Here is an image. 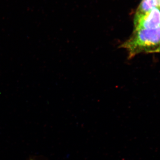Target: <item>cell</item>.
<instances>
[{
    "label": "cell",
    "instance_id": "6da1fadb",
    "mask_svg": "<svg viewBox=\"0 0 160 160\" xmlns=\"http://www.w3.org/2000/svg\"><path fill=\"white\" fill-rule=\"evenodd\" d=\"M160 44V26L153 29H135L132 36L121 47L132 58L142 52L153 53Z\"/></svg>",
    "mask_w": 160,
    "mask_h": 160
},
{
    "label": "cell",
    "instance_id": "7a4b0ae2",
    "mask_svg": "<svg viewBox=\"0 0 160 160\" xmlns=\"http://www.w3.org/2000/svg\"><path fill=\"white\" fill-rule=\"evenodd\" d=\"M160 26V9L156 7L148 13L139 16H135L134 30L153 29Z\"/></svg>",
    "mask_w": 160,
    "mask_h": 160
},
{
    "label": "cell",
    "instance_id": "3957f363",
    "mask_svg": "<svg viewBox=\"0 0 160 160\" xmlns=\"http://www.w3.org/2000/svg\"><path fill=\"white\" fill-rule=\"evenodd\" d=\"M158 6V0H142L135 16H139L146 14Z\"/></svg>",
    "mask_w": 160,
    "mask_h": 160
},
{
    "label": "cell",
    "instance_id": "277c9868",
    "mask_svg": "<svg viewBox=\"0 0 160 160\" xmlns=\"http://www.w3.org/2000/svg\"><path fill=\"white\" fill-rule=\"evenodd\" d=\"M156 52L157 53H159V52H160V44L159 46L158 47L157 49L155 50L153 53H156Z\"/></svg>",
    "mask_w": 160,
    "mask_h": 160
},
{
    "label": "cell",
    "instance_id": "5b68a950",
    "mask_svg": "<svg viewBox=\"0 0 160 160\" xmlns=\"http://www.w3.org/2000/svg\"></svg>",
    "mask_w": 160,
    "mask_h": 160
}]
</instances>
